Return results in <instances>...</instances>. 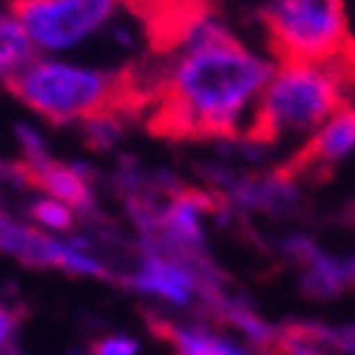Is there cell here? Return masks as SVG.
Instances as JSON below:
<instances>
[{"instance_id": "cell-1", "label": "cell", "mask_w": 355, "mask_h": 355, "mask_svg": "<svg viewBox=\"0 0 355 355\" xmlns=\"http://www.w3.org/2000/svg\"><path fill=\"white\" fill-rule=\"evenodd\" d=\"M270 74L268 57L205 15L180 43L171 66L159 71L148 125L168 139H239L250 131Z\"/></svg>"}, {"instance_id": "cell-2", "label": "cell", "mask_w": 355, "mask_h": 355, "mask_svg": "<svg viewBox=\"0 0 355 355\" xmlns=\"http://www.w3.org/2000/svg\"><path fill=\"white\" fill-rule=\"evenodd\" d=\"M6 85L23 105L51 123H92L105 116L125 120L154 103L159 71L142 74L137 66L97 71L60 60H32L6 77Z\"/></svg>"}, {"instance_id": "cell-3", "label": "cell", "mask_w": 355, "mask_h": 355, "mask_svg": "<svg viewBox=\"0 0 355 355\" xmlns=\"http://www.w3.org/2000/svg\"><path fill=\"white\" fill-rule=\"evenodd\" d=\"M347 60H279L245 137L261 145L290 139L307 142L318 125L347 103Z\"/></svg>"}, {"instance_id": "cell-4", "label": "cell", "mask_w": 355, "mask_h": 355, "mask_svg": "<svg viewBox=\"0 0 355 355\" xmlns=\"http://www.w3.org/2000/svg\"><path fill=\"white\" fill-rule=\"evenodd\" d=\"M261 23L279 60H349L347 0H264Z\"/></svg>"}, {"instance_id": "cell-5", "label": "cell", "mask_w": 355, "mask_h": 355, "mask_svg": "<svg viewBox=\"0 0 355 355\" xmlns=\"http://www.w3.org/2000/svg\"><path fill=\"white\" fill-rule=\"evenodd\" d=\"M120 0H15L12 15L35 46L60 51L83 43L108 23Z\"/></svg>"}, {"instance_id": "cell-6", "label": "cell", "mask_w": 355, "mask_h": 355, "mask_svg": "<svg viewBox=\"0 0 355 355\" xmlns=\"http://www.w3.org/2000/svg\"><path fill=\"white\" fill-rule=\"evenodd\" d=\"M0 253H9L26 264H37V268H60L77 276H100V279L108 276L103 264L77 242L51 239V236H43L15 222L6 214H0Z\"/></svg>"}, {"instance_id": "cell-7", "label": "cell", "mask_w": 355, "mask_h": 355, "mask_svg": "<svg viewBox=\"0 0 355 355\" xmlns=\"http://www.w3.org/2000/svg\"><path fill=\"white\" fill-rule=\"evenodd\" d=\"M282 253L302 268V290L313 299H336L355 287V256L324 250L304 233H293L282 242Z\"/></svg>"}, {"instance_id": "cell-8", "label": "cell", "mask_w": 355, "mask_h": 355, "mask_svg": "<svg viewBox=\"0 0 355 355\" xmlns=\"http://www.w3.org/2000/svg\"><path fill=\"white\" fill-rule=\"evenodd\" d=\"M131 284L142 293L159 295V299L171 304H188L193 299V293L211 295L208 284L202 282V276L193 268L151 248H148V256L142 259V268L131 276Z\"/></svg>"}, {"instance_id": "cell-9", "label": "cell", "mask_w": 355, "mask_h": 355, "mask_svg": "<svg viewBox=\"0 0 355 355\" xmlns=\"http://www.w3.org/2000/svg\"><path fill=\"white\" fill-rule=\"evenodd\" d=\"M17 173L26 185L46 191L51 199L66 202L71 211H92L94 199H92V185H88L85 171L43 157V159H23Z\"/></svg>"}, {"instance_id": "cell-10", "label": "cell", "mask_w": 355, "mask_h": 355, "mask_svg": "<svg viewBox=\"0 0 355 355\" xmlns=\"http://www.w3.org/2000/svg\"><path fill=\"white\" fill-rule=\"evenodd\" d=\"M355 157V103H344L330 120L304 142L295 165L302 168H336Z\"/></svg>"}, {"instance_id": "cell-11", "label": "cell", "mask_w": 355, "mask_h": 355, "mask_svg": "<svg viewBox=\"0 0 355 355\" xmlns=\"http://www.w3.org/2000/svg\"><path fill=\"white\" fill-rule=\"evenodd\" d=\"M222 188L230 193V199L248 211L259 214H279L290 211L299 199V185L293 182L287 171L282 173H264V176H222Z\"/></svg>"}, {"instance_id": "cell-12", "label": "cell", "mask_w": 355, "mask_h": 355, "mask_svg": "<svg viewBox=\"0 0 355 355\" xmlns=\"http://www.w3.org/2000/svg\"><path fill=\"white\" fill-rule=\"evenodd\" d=\"M157 324L159 327H154V330L159 336H165L176 349H191V352H199V355H261V349L250 347L248 341H236V338L211 333L205 327L182 330V327H171V324H165V321H157Z\"/></svg>"}, {"instance_id": "cell-13", "label": "cell", "mask_w": 355, "mask_h": 355, "mask_svg": "<svg viewBox=\"0 0 355 355\" xmlns=\"http://www.w3.org/2000/svg\"><path fill=\"white\" fill-rule=\"evenodd\" d=\"M35 60V43L15 15H0V77H12Z\"/></svg>"}, {"instance_id": "cell-14", "label": "cell", "mask_w": 355, "mask_h": 355, "mask_svg": "<svg viewBox=\"0 0 355 355\" xmlns=\"http://www.w3.org/2000/svg\"><path fill=\"white\" fill-rule=\"evenodd\" d=\"M28 214H32V219L37 222V225H43L46 230H69L71 225H74V214H71V208L66 202H60V199H37V202H32V208H28Z\"/></svg>"}, {"instance_id": "cell-15", "label": "cell", "mask_w": 355, "mask_h": 355, "mask_svg": "<svg viewBox=\"0 0 355 355\" xmlns=\"http://www.w3.org/2000/svg\"><path fill=\"white\" fill-rule=\"evenodd\" d=\"M321 344L333 355H355V324H338V327H313Z\"/></svg>"}, {"instance_id": "cell-16", "label": "cell", "mask_w": 355, "mask_h": 355, "mask_svg": "<svg viewBox=\"0 0 355 355\" xmlns=\"http://www.w3.org/2000/svg\"><path fill=\"white\" fill-rule=\"evenodd\" d=\"M139 344L128 336H108L94 344V355H137Z\"/></svg>"}, {"instance_id": "cell-17", "label": "cell", "mask_w": 355, "mask_h": 355, "mask_svg": "<svg viewBox=\"0 0 355 355\" xmlns=\"http://www.w3.org/2000/svg\"><path fill=\"white\" fill-rule=\"evenodd\" d=\"M15 327H17V315L6 304H0V349H6L9 338L15 336Z\"/></svg>"}, {"instance_id": "cell-18", "label": "cell", "mask_w": 355, "mask_h": 355, "mask_svg": "<svg viewBox=\"0 0 355 355\" xmlns=\"http://www.w3.org/2000/svg\"><path fill=\"white\" fill-rule=\"evenodd\" d=\"M180 355H199V352H191V349H180Z\"/></svg>"}, {"instance_id": "cell-19", "label": "cell", "mask_w": 355, "mask_h": 355, "mask_svg": "<svg viewBox=\"0 0 355 355\" xmlns=\"http://www.w3.org/2000/svg\"><path fill=\"white\" fill-rule=\"evenodd\" d=\"M0 355H17V352H12V349H0Z\"/></svg>"}]
</instances>
